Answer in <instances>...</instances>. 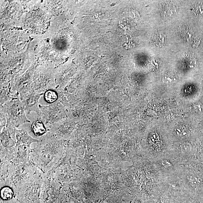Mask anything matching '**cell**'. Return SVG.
I'll return each instance as SVG.
<instances>
[{"label": "cell", "mask_w": 203, "mask_h": 203, "mask_svg": "<svg viewBox=\"0 0 203 203\" xmlns=\"http://www.w3.org/2000/svg\"><path fill=\"white\" fill-rule=\"evenodd\" d=\"M40 116L46 125H51L62 120L65 111L62 103L58 101L49 105L40 104Z\"/></svg>", "instance_id": "obj_7"}, {"label": "cell", "mask_w": 203, "mask_h": 203, "mask_svg": "<svg viewBox=\"0 0 203 203\" xmlns=\"http://www.w3.org/2000/svg\"><path fill=\"white\" fill-rule=\"evenodd\" d=\"M1 107L6 113L7 124L12 125L17 128L24 124L31 123L26 116L25 106L19 95Z\"/></svg>", "instance_id": "obj_6"}, {"label": "cell", "mask_w": 203, "mask_h": 203, "mask_svg": "<svg viewBox=\"0 0 203 203\" xmlns=\"http://www.w3.org/2000/svg\"><path fill=\"white\" fill-rule=\"evenodd\" d=\"M44 175L39 170L31 180L17 192V199L21 203H40Z\"/></svg>", "instance_id": "obj_4"}, {"label": "cell", "mask_w": 203, "mask_h": 203, "mask_svg": "<svg viewBox=\"0 0 203 203\" xmlns=\"http://www.w3.org/2000/svg\"><path fill=\"white\" fill-rule=\"evenodd\" d=\"M33 90L39 93H44L48 90L57 88L55 68L46 64L36 67L33 75Z\"/></svg>", "instance_id": "obj_3"}, {"label": "cell", "mask_w": 203, "mask_h": 203, "mask_svg": "<svg viewBox=\"0 0 203 203\" xmlns=\"http://www.w3.org/2000/svg\"><path fill=\"white\" fill-rule=\"evenodd\" d=\"M166 36L162 32H157L155 35L154 40L155 45L157 46H163L166 43Z\"/></svg>", "instance_id": "obj_16"}, {"label": "cell", "mask_w": 203, "mask_h": 203, "mask_svg": "<svg viewBox=\"0 0 203 203\" xmlns=\"http://www.w3.org/2000/svg\"><path fill=\"white\" fill-rule=\"evenodd\" d=\"M190 32V30L187 29H185V30L184 29V31H183L182 34L184 35V36L183 37H184L186 39H188V38H189V37H191L192 36V34Z\"/></svg>", "instance_id": "obj_19"}, {"label": "cell", "mask_w": 203, "mask_h": 203, "mask_svg": "<svg viewBox=\"0 0 203 203\" xmlns=\"http://www.w3.org/2000/svg\"><path fill=\"white\" fill-rule=\"evenodd\" d=\"M163 80L167 84H173L177 81V76L173 72H168L164 75Z\"/></svg>", "instance_id": "obj_17"}, {"label": "cell", "mask_w": 203, "mask_h": 203, "mask_svg": "<svg viewBox=\"0 0 203 203\" xmlns=\"http://www.w3.org/2000/svg\"><path fill=\"white\" fill-rule=\"evenodd\" d=\"M1 183L10 185L17 192L34 177L38 169L30 162L15 164L11 162L1 164Z\"/></svg>", "instance_id": "obj_2"}, {"label": "cell", "mask_w": 203, "mask_h": 203, "mask_svg": "<svg viewBox=\"0 0 203 203\" xmlns=\"http://www.w3.org/2000/svg\"><path fill=\"white\" fill-rule=\"evenodd\" d=\"M31 152L30 147L16 144V146L12 148L11 162L15 164L30 162Z\"/></svg>", "instance_id": "obj_9"}, {"label": "cell", "mask_w": 203, "mask_h": 203, "mask_svg": "<svg viewBox=\"0 0 203 203\" xmlns=\"http://www.w3.org/2000/svg\"><path fill=\"white\" fill-rule=\"evenodd\" d=\"M16 142L8 131L6 126L1 130V146L6 149L14 147Z\"/></svg>", "instance_id": "obj_13"}, {"label": "cell", "mask_w": 203, "mask_h": 203, "mask_svg": "<svg viewBox=\"0 0 203 203\" xmlns=\"http://www.w3.org/2000/svg\"><path fill=\"white\" fill-rule=\"evenodd\" d=\"M15 138L16 144L26 145L30 147L31 145L33 144L39 142L31 136L27 131L24 129H16Z\"/></svg>", "instance_id": "obj_12"}, {"label": "cell", "mask_w": 203, "mask_h": 203, "mask_svg": "<svg viewBox=\"0 0 203 203\" xmlns=\"http://www.w3.org/2000/svg\"><path fill=\"white\" fill-rule=\"evenodd\" d=\"M43 95L44 93H38L33 89L20 99L25 106V111L27 115L34 112L37 114L38 116H40L39 100Z\"/></svg>", "instance_id": "obj_8"}, {"label": "cell", "mask_w": 203, "mask_h": 203, "mask_svg": "<svg viewBox=\"0 0 203 203\" xmlns=\"http://www.w3.org/2000/svg\"><path fill=\"white\" fill-rule=\"evenodd\" d=\"M44 98L47 103L50 104L58 101L59 96L56 89H50L44 93Z\"/></svg>", "instance_id": "obj_15"}, {"label": "cell", "mask_w": 203, "mask_h": 203, "mask_svg": "<svg viewBox=\"0 0 203 203\" xmlns=\"http://www.w3.org/2000/svg\"><path fill=\"white\" fill-rule=\"evenodd\" d=\"M63 194L60 180L51 173L44 175L40 203H61Z\"/></svg>", "instance_id": "obj_5"}, {"label": "cell", "mask_w": 203, "mask_h": 203, "mask_svg": "<svg viewBox=\"0 0 203 203\" xmlns=\"http://www.w3.org/2000/svg\"><path fill=\"white\" fill-rule=\"evenodd\" d=\"M1 203H9L19 201L16 191L8 184L1 183Z\"/></svg>", "instance_id": "obj_11"}, {"label": "cell", "mask_w": 203, "mask_h": 203, "mask_svg": "<svg viewBox=\"0 0 203 203\" xmlns=\"http://www.w3.org/2000/svg\"><path fill=\"white\" fill-rule=\"evenodd\" d=\"M0 119H1V121H0V130H1L3 128V127L6 126V124H7V117H6V113L5 112V110L2 108V107H1V111H0Z\"/></svg>", "instance_id": "obj_18"}, {"label": "cell", "mask_w": 203, "mask_h": 203, "mask_svg": "<svg viewBox=\"0 0 203 203\" xmlns=\"http://www.w3.org/2000/svg\"><path fill=\"white\" fill-rule=\"evenodd\" d=\"M31 147L30 161L44 175L51 173L59 166L64 153L62 140L51 134Z\"/></svg>", "instance_id": "obj_1"}, {"label": "cell", "mask_w": 203, "mask_h": 203, "mask_svg": "<svg viewBox=\"0 0 203 203\" xmlns=\"http://www.w3.org/2000/svg\"><path fill=\"white\" fill-rule=\"evenodd\" d=\"M19 95V94L14 95L12 93L11 86L1 87L0 105L2 106L13 98Z\"/></svg>", "instance_id": "obj_14"}, {"label": "cell", "mask_w": 203, "mask_h": 203, "mask_svg": "<svg viewBox=\"0 0 203 203\" xmlns=\"http://www.w3.org/2000/svg\"><path fill=\"white\" fill-rule=\"evenodd\" d=\"M28 133L35 139L41 140L51 134L49 125L46 124L41 117L38 116L37 119L32 123L31 131Z\"/></svg>", "instance_id": "obj_10"}]
</instances>
